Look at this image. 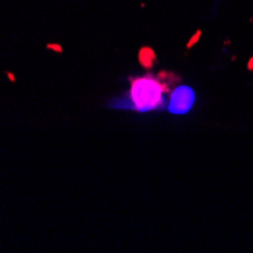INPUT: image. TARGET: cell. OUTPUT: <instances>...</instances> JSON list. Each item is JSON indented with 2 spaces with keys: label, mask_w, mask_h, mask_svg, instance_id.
Returning a JSON list of instances; mask_svg holds the SVG:
<instances>
[{
  "label": "cell",
  "mask_w": 253,
  "mask_h": 253,
  "mask_svg": "<svg viewBox=\"0 0 253 253\" xmlns=\"http://www.w3.org/2000/svg\"><path fill=\"white\" fill-rule=\"evenodd\" d=\"M164 88L158 81V78L147 75L143 78H133L130 79V91H129V100L130 108L140 112H147L153 109H161L164 103L163 99Z\"/></svg>",
  "instance_id": "cell-1"
},
{
  "label": "cell",
  "mask_w": 253,
  "mask_h": 253,
  "mask_svg": "<svg viewBox=\"0 0 253 253\" xmlns=\"http://www.w3.org/2000/svg\"><path fill=\"white\" fill-rule=\"evenodd\" d=\"M170 94V102L167 105L170 114L182 116V114H187L193 108L196 96L190 86H176Z\"/></svg>",
  "instance_id": "cell-2"
},
{
  "label": "cell",
  "mask_w": 253,
  "mask_h": 253,
  "mask_svg": "<svg viewBox=\"0 0 253 253\" xmlns=\"http://www.w3.org/2000/svg\"><path fill=\"white\" fill-rule=\"evenodd\" d=\"M138 64H140L144 70H152L158 64L156 53L150 45H143V47H140V50H138Z\"/></svg>",
  "instance_id": "cell-3"
},
{
  "label": "cell",
  "mask_w": 253,
  "mask_h": 253,
  "mask_svg": "<svg viewBox=\"0 0 253 253\" xmlns=\"http://www.w3.org/2000/svg\"><path fill=\"white\" fill-rule=\"evenodd\" d=\"M200 37H202V31H199V29H197V31L194 32V35H193V37L188 40V42H187V49H188V50L194 47V45L197 44V41L200 40Z\"/></svg>",
  "instance_id": "cell-4"
},
{
  "label": "cell",
  "mask_w": 253,
  "mask_h": 253,
  "mask_svg": "<svg viewBox=\"0 0 253 253\" xmlns=\"http://www.w3.org/2000/svg\"><path fill=\"white\" fill-rule=\"evenodd\" d=\"M247 70L249 72H253V56L249 59V62H247Z\"/></svg>",
  "instance_id": "cell-5"
}]
</instances>
